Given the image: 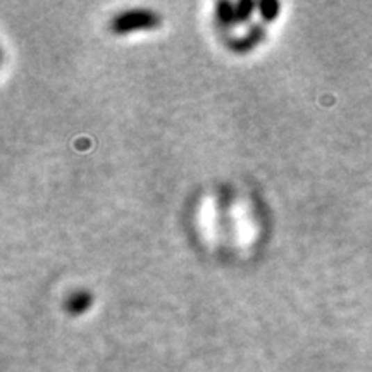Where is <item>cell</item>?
Segmentation results:
<instances>
[{
	"label": "cell",
	"instance_id": "cell-1",
	"mask_svg": "<svg viewBox=\"0 0 372 372\" xmlns=\"http://www.w3.org/2000/svg\"><path fill=\"white\" fill-rule=\"evenodd\" d=\"M159 24H161V14L150 9L122 10L109 21L111 31L115 35H126L140 30H154Z\"/></svg>",
	"mask_w": 372,
	"mask_h": 372
},
{
	"label": "cell",
	"instance_id": "cell-2",
	"mask_svg": "<svg viewBox=\"0 0 372 372\" xmlns=\"http://www.w3.org/2000/svg\"><path fill=\"white\" fill-rule=\"evenodd\" d=\"M264 38H266V26L262 23H254L245 35L227 40L226 47L234 54H247L254 50Z\"/></svg>",
	"mask_w": 372,
	"mask_h": 372
},
{
	"label": "cell",
	"instance_id": "cell-3",
	"mask_svg": "<svg viewBox=\"0 0 372 372\" xmlns=\"http://www.w3.org/2000/svg\"><path fill=\"white\" fill-rule=\"evenodd\" d=\"M92 302L93 297L90 291L78 290L66 298V302H64V310L70 312L71 316H79V314L86 312V310L92 307Z\"/></svg>",
	"mask_w": 372,
	"mask_h": 372
},
{
	"label": "cell",
	"instance_id": "cell-4",
	"mask_svg": "<svg viewBox=\"0 0 372 372\" xmlns=\"http://www.w3.org/2000/svg\"><path fill=\"white\" fill-rule=\"evenodd\" d=\"M214 17H216V24L224 28V30H227L229 26L236 24V17H234V3L227 2V0H221V2L216 3Z\"/></svg>",
	"mask_w": 372,
	"mask_h": 372
},
{
	"label": "cell",
	"instance_id": "cell-5",
	"mask_svg": "<svg viewBox=\"0 0 372 372\" xmlns=\"http://www.w3.org/2000/svg\"><path fill=\"white\" fill-rule=\"evenodd\" d=\"M255 9H257V3L252 2V0H240V2L234 3V17H236V24L247 23Z\"/></svg>",
	"mask_w": 372,
	"mask_h": 372
},
{
	"label": "cell",
	"instance_id": "cell-6",
	"mask_svg": "<svg viewBox=\"0 0 372 372\" xmlns=\"http://www.w3.org/2000/svg\"><path fill=\"white\" fill-rule=\"evenodd\" d=\"M257 9L259 13H261L262 21L270 23V21H274L277 16H280L281 3L277 2V0H264V2L257 3Z\"/></svg>",
	"mask_w": 372,
	"mask_h": 372
}]
</instances>
